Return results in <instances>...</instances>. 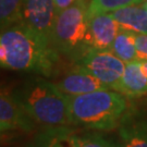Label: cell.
I'll list each match as a JSON object with an SVG mask.
<instances>
[{
    "mask_svg": "<svg viewBox=\"0 0 147 147\" xmlns=\"http://www.w3.org/2000/svg\"><path fill=\"white\" fill-rule=\"evenodd\" d=\"M110 51L124 63L138 60L135 45V33L120 28L113 40Z\"/></svg>",
    "mask_w": 147,
    "mask_h": 147,
    "instance_id": "obj_14",
    "label": "cell"
},
{
    "mask_svg": "<svg viewBox=\"0 0 147 147\" xmlns=\"http://www.w3.org/2000/svg\"><path fill=\"white\" fill-rule=\"evenodd\" d=\"M69 104L72 124L88 130L118 127L127 109L124 95L113 89H99L69 96Z\"/></svg>",
    "mask_w": 147,
    "mask_h": 147,
    "instance_id": "obj_3",
    "label": "cell"
},
{
    "mask_svg": "<svg viewBox=\"0 0 147 147\" xmlns=\"http://www.w3.org/2000/svg\"><path fill=\"white\" fill-rule=\"evenodd\" d=\"M111 16L120 28L135 34H147V5L144 3L124 7L112 12Z\"/></svg>",
    "mask_w": 147,
    "mask_h": 147,
    "instance_id": "obj_12",
    "label": "cell"
},
{
    "mask_svg": "<svg viewBox=\"0 0 147 147\" xmlns=\"http://www.w3.org/2000/svg\"><path fill=\"white\" fill-rule=\"evenodd\" d=\"M146 0H90L88 16L97 13H109L115 10L133 5L144 3Z\"/></svg>",
    "mask_w": 147,
    "mask_h": 147,
    "instance_id": "obj_17",
    "label": "cell"
},
{
    "mask_svg": "<svg viewBox=\"0 0 147 147\" xmlns=\"http://www.w3.org/2000/svg\"><path fill=\"white\" fill-rule=\"evenodd\" d=\"M89 3V0H78L56 16L53 47L61 58L71 63L79 60L89 50L87 45Z\"/></svg>",
    "mask_w": 147,
    "mask_h": 147,
    "instance_id": "obj_4",
    "label": "cell"
},
{
    "mask_svg": "<svg viewBox=\"0 0 147 147\" xmlns=\"http://www.w3.org/2000/svg\"><path fill=\"white\" fill-rule=\"evenodd\" d=\"M23 1L24 0H0L1 31L21 24Z\"/></svg>",
    "mask_w": 147,
    "mask_h": 147,
    "instance_id": "obj_15",
    "label": "cell"
},
{
    "mask_svg": "<svg viewBox=\"0 0 147 147\" xmlns=\"http://www.w3.org/2000/svg\"><path fill=\"white\" fill-rule=\"evenodd\" d=\"M118 92L126 97L137 98L147 94V76L142 68V61L125 63Z\"/></svg>",
    "mask_w": 147,
    "mask_h": 147,
    "instance_id": "obj_11",
    "label": "cell"
},
{
    "mask_svg": "<svg viewBox=\"0 0 147 147\" xmlns=\"http://www.w3.org/2000/svg\"><path fill=\"white\" fill-rule=\"evenodd\" d=\"M56 16L57 12L53 0L23 1L21 24L36 34L42 40L51 47Z\"/></svg>",
    "mask_w": 147,
    "mask_h": 147,
    "instance_id": "obj_6",
    "label": "cell"
},
{
    "mask_svg": "<svg viewBox=\"0 0 147 147\" xmlns=\"http://www.w3.org/2000/svg\"><path fill=\"white\" fill-rule=\"evenodd\" d=\"M73 125L44 126L33 136L26 147H72Z\"/></svg>",
    "mask_w": 147,
    "mask_h": 147,
    "instance_id": "obj_13",
    "label": "cell"
},
{
    "mask_svg": "<svg viewBox=\"0 0 147 147\" xmlns=\"http://www.w3.org/2000/svg\"><path fill=\"white\" fill-rule=\"evenodd\" d=\"M138 60H147V34H135Z\"/></svg>",
    "mask_w": 147,
    "mask_h": 147,
    "instance_id": "obj_18",
    "label": "cell"
},
{
    "mask_svg": "<svg viewBox=\"0 0 147 147\" xmlns=\"http://www.w3.org/2000/svg\"><path fill=\"white\" fill-rule=\"evenodd\" d=\"M55 8H56V12L59 13L61 11L68 9L69 7H71L72 5H74L78 0H53Z\"/></svg>",
    "mask_w": 147,
    "mask_h": 147,
    "instance_id": "obj_19",
    "label": "cell"
},
{
    "mask_svg": "<svg viewBox=\"0 0 147 147\" xmlns=\"http://www.w3.org/2000/svg\"><path fill=\"white\" fill-rule=\"evenodd\" d=\"M56 78L58 79L53 81L55 85L67 96H78L99 89H109L94 75L75 64H71V68L64 72L61 70Z\"/></svg>",
    "mask_w": 147,
    "mask_h": 147,
    "instance_id": "obj_9",
    "label": "cell"
},
{
    "mask_svg": "<svg viewBox=\"0 0 147 147\" xmlns=\"http://www.w3.org/2000/svg\"><path fill=\"white\" fill-rule=\"evenodd\" d=\"M141 61H142L143 71H144V73L146 74V76H147V60H141Z\"/></svg>",
    "mask_w": 147,
    "mask_h": 147,
    "instance_id": "obj_20",
    "label": "cell"
},
{
    "mask_svg": "<svg viewBox=\"0 0 147 147\" xmlns=\"http://www.w3.org/2000/svg\"><path fill=\"white\" fill-rule=\"evenodd\" d=\"M94 75L109 89H119L125 63L110 50L89 49L74 63Z\"/></svg>",
    "mask_w": 147,
    "mask_h": 147,
    "instance_id": "obj_5",
    "label": "cell"
},
{
    "mask_svg": "<svg viewBox=\"0 0 147 147\" xmlns=\"http://www.w3.org/2000/svg\"><path fill=\"white\" fill-rule=\"evenodd\" d=\"M36 122L26 112L12 93V88L1 87L0 93V130L1 133L22 131L31 133Z\"/></svg>",
    "mask_w": 147,
    "mask_h": 147,
    "instance_id": "obj_7",
    "label": "cell"
},
{
    "mask_svg": "<svg viewBox=\"0 0 147 147\" xmlns=\"http://www.w3.org/2000/svg\"><path fill=\"white\" fill-rule=\"evenodd\" d=\"M71 144L72 147H119V143L111 141L98 132H85L83 134L74 132Z\"/></svg>",
    "mask_w": 147,
    "mask_h": 147,
    "instance_id": "obj_16",
    "label": "cell"
},
{
    "mask_svg": "<svg viewBox=\"0 0 147 147\" xmlns=\"http://www.w3.org/2000/svg\"><path fill=\"white\" fill-rule=\"evenodd\" d=\"M120 25L110 13H97L89 16L87 28V45L89 49L110 50Z\"/></svg>",
    "mask_w": 147,
    "mask_h": 147,
    "instance_id": "obj_10",
    "label": "cell"
},
{
    "mask_svg": "<svg viewBox=\"0 0 147 147\" xmlns=\"http://www.w3.org/2000/svg\"><path fill=\"white\" fill-rule=\"evenodd\" d=\"M61 56L23 24L1 31L0 63L11 71L53 78L62 70Z\"/></svg>",
    "mask_w": 147,
    "mask_h": 147,
    "instance_id": "obj_1",
    "label": "cell"
},
{
    "mask_svg": "<svg viewBox=\"0 0 147 147\" xmlns=\"http://www.w3.org/2000/svg\"><path fill=\"white\" fill-rule=\"evenodd\" d=\"M119 147H147V109H126L118 125Z\"/></svg>",
    "mask_w": 147,
    "mask_h": 147,
    "instance_id": "obj_8",
    "label": "cell"
},
{
    "mask_svg": "<svg viewBox=\"0 0 147 147\" xmlns=\"http://www.w3.org/2000/svg\"><path fill=\"white\" fill-rule=\"evenodd\" d=\"M12 93L37 124L73 125L69 96L63 94L53 81L32 76L12 87Z\"/></svg>",
    "mask_w": 147,
    "mask_h": 147,
    "instance_id": "obj_2",
    "label": "cell"
},
{
    "mask_svg": "<svg viewBox=\"0 0 147 147\" xmlns=\"http://www.w3.org/2000/svg\"><path fill=\"white\" fill-rule=\"evenodd\" d=\"M146 5H147V3H146Z\"/></svg>",
    "mask_w": 147,
    "mask_h": 147,
    "instance_id": "obj_21",
    "label": "cell"
}]
</instances>
